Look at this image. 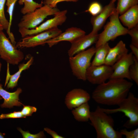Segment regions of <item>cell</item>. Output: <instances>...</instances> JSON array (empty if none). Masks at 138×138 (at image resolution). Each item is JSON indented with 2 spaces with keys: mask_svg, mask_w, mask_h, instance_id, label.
<instances>
[{
  "mask_svg": "<svg viewBox=\"0 0 138 138\" xmlns=\"http://www.w3.org/2000/svg\"><path fill=\"white\" fill-rule=\"evenodd\" d=\"M133 85L125 79H110L108 82L98 85L92 97L98 104L118 105L127 97Z\"/></svg>",
  "mask_w": 138,
  "mask_h": 138,
  "instance_id": "1",
  "label": "cell"
},
{
  "mask_svg": "<svg viewBox=\"0 0 138 138\" xmlns=\"http://www.w3.org/2000/svg\"><path fill=\"white\" fill-rule=\"evenodd\" d=\"M89 120L96 130L97 138L122 137L120 131L114 129L112 118L103 111L99 106L94 111L90 112Z\"/></svg>",
  "mask_w": 138,
  "mask_h": 138,
  "instance_id": "2",
  "label": "cell"
},
{
  "mask_svg": "<svg viewBox=\"0 0 138 138\" xmlns=\"http://www.w3.org/2000/svg\"><path fill=\"white\" fill-rule=\"evenodd\" d=\"M117 108L109 109L101 108L102 110L109 114L122 112L129 120L123 124V126L130 129L138 125V98L132 93L129 92L127 97L118 105Z\"/></svg>",
  "mask_w": 138,
  "mask_h": 138,
  "instance_id": "3",
  "label": "cell"
},
{
  "mask_svg": "<svg viewBox=\"0 0 138 138\" xmlns=\"http://www.w3.org/2000/svg\"><path fill=\"white\" fill-rule=\"evenodd\" d=\"M119 15L116 9L109 17V21L104 27L103 30L99 34L98 40L95 43V48L109 41L113 40L118 37L128 34V29L121 23Z\"/></svg>",
  "mask_w": 138,
  "mask_h": 138,
  "instance_id": "4",
  "label": "cell"
},
{
  "mask_svg": "<svg viewBox=\"0 0 138 138\" xmlns=\"http://www.w3.org/2000/svg\"><path fill=\"white\" fill-rule=\"evenodd\" d=\"M95 47L81 52L69 57V62L73 75L78 79L85 81L87 69L91 65V60L95 54Z\"/></svg>",
  "mask_w": 138,
  "mask_h": 138,
  "instance_id": "5",
  "label": "cell"
},
{
  "mask_svg": "<svg viewBox=\"0 0 138 138\" xmlns=\"http://www.w3.org/2000/svg\"><path fill=\"white\" fill-rule=\"evenodd\" d=\"M59 10L44 5L33 12L26 14L22 17L18 24L19 28H34L48 16L54 15Z\"/></svg>",
  "mask_w": 138,
  "mask_h": 138,
  "instance_id": "6",
  "label": "cell"
},
{
  "mask_svg": "<svg viewBox=\"0 0 138 138\" xmlns=\"http://www.w3.org/2000/svg\"><path fill=\"white\" fill-rule=\"evenodd\" d=\"M0 57L13 65H18L24 58L23 53L12 43L3 31H0Z\"/></svg>",
  "mask_w": 138,
  "mask_h": 138,
  "instance_id": "7",
  "label": "cell"
},
{
  "mask_svg": "<svg viewBox=\"0 0 138 138\" xmlns=\"http://www.w3.org/2000/svg\"><path fill=\"white\" fill-rule=\"evenodd\" d=\"M67 10L59 11L53 18L47 20L39 26L32 29L19 28V31L22 38L34 35L48 30L57 27L66 21Z\"/></svg>",
  "mask_w": 138,
  "mask_h": 138,
  "instance_id": "8",
  "label": "cell"
},
{
  "mask_svg": "<svg viewBox=\"0 0 138 138\" xmlns=\"http://www.w3.org/2000/svg\"><path fill=\"white\" fill-rule=\"evenodd\" d=\"M62 32L57 27L51 29L37 34L26 36L17 42L16 46L17 48L34 47L46 43L48 40L56 37Z\"/></svg>",
  "mask_w": 138,
  "mask_h": 138,
  "instance_id": "9",
  "label": "cell"
},
{
  "mask_svg": "<svg viewBox=\"0 0 138 138\" xmlns=\"http://www.w3.org/2000/svg\"><path fill=\"white\" fill-rule=\"evenodd\" d=\"M113 72L111 66L105 64L98 66L91 65L86 71V80L93 84L99 85L109 79Z\"/></svg>",
  "mask_w": 138,
  "mask_h": 138,
  "instance_id": "10",
  "label": "cell"
},
{
  "mask_svg": "<svg viewBox=\"0 0 138 138\" xmlns=\"http://www.w3.org/2000/svg\"><path fill=\"white\" fill-rule=\"evenodd\" d=\"M134 57L131 52L128 53L111 66L113 72L110 79L126 78L131 80L129 70L130 66L133 62Z\"/></svg>",
  "mask_w": 138,
  "mask_h": 138,
  "instance_id": "11",
  "label": "cell"
},
{
  "mask_svg": "<svg viewBox=\"0 0 138 138\" xmlns=\"http://www.w3.org/2000/svg\"><path fill=\"white\" fill-rule=\"evenodd\" d=\"M90 98L89 93L80 88L73 89L66 95L65 103L69 109L72 110L81 105L88 102Z\"/></svg>",
  "mask_w": 138,
  "mask_h": 138,
  "instance_id": "12",
  "label": "cell"
},
{
  "mask_svg": "<svg viewBox=\"0 0 138 138\" xmlns=\"http://www.w3.org/2000/svg\"><path fill=\"white\" fill-rule=\"evenodd\" d=\"M99 37L98 33L91 32L88 34L84 36L74 42L68 51L69 57L84 51L97 41Z\"/></svg>",
  "mask_w": 138,
  "mask_h": 138,
  "instance_id": "13",
  "label": "cell"
},
{
  "mask_svg": "<svg viewBox=\"0 0 138 138\" xmlns=\"http://www.w3.org/2000/svg\"><path fill=\"white\" fill-rule=\"evenodd\" d=\"M85 33L84 31L79 28L71 27L55 37L47 40L46 43L51 47L62 41H68L71 43L85 35Z\"/></svg>",
  "mask_w": 138,
  "mask_h": 138,
  "instance_id": "14",
  "label": "cell"
},
{
  "mask_svg": "<svg viewBox=\"0 0 138 138\" xmlns=\"http://www.w3.org/2000/svg\"><path fill=\"white\" fill-rule=\"evenodd\" d=\"M116 10L114 3L111 0L108 4L102 8L100 12L97 15L92 16L90 22L93 26L92 32L98 33L104 25L107 19Z\"/></svg>",
  "mask_w": 138,
  "mask_h": 138,
  "instance_id": "15",
  "label": "cell"
},
{
  "mask_svg": "<svg viewBox=\"0 0 138 138\" xmlns=\"http://www.w3.org/2000/svg\"><path fill=\"white\" fill-rule=\"evenodd\" d=\"M2 85L0 84V96L4 99V102L0 105L2 108H13L14 106L21 107L24 105L20 101L19 96L22 91L20 88H18L13 92H9L4 89Z\"/></svg>",
  "mask_w": 138,
  "mask_h": 138,
  "instance_id": "16",
  "label": "cell"
},
{
  "mask_svg": "<svg viewBox=\"0 0 138 138\" xmlns=\"http://www.w3.org/2000/svg\"><path fill=\"white\" fill-rule=\"evenodd\" d=\"M125 44L122 40L110 48L105 59V64L112 66L128 53Z\"/></svg>",
  "mask_w": 138,
  "mask_h": 138,
  "instance_id": "17",
  "label": "cell"
},
{
  "mask_svg": "<svg viewBox=\"0 0 138 138\" xmlns=\"http://www.w3.org/2000/svg\"><path fill=\"white\" fill-rule=\"evenodd\" d=\"M123 25L128 30L135 27L138 24V5L130 8L119 16Z\"/></svg>",
  "mask_w": 138,
  "mask_h": 138,
  "instance_id": "18",
  "label": "cell"
},
{
  "mask_svg": "<svg viewBox=\"0 0 138 138\" xmlns=\"http://www.w3.org/2000/svg\"><path fill=\"white\" fill-rule=\"evenodd\" d=\"M34 61L33 57L31 56L26 63L20 64L18 66V71L12 75H7L4 86H6V88L13 89L18 85V82L22 72L30 68Z\"/></svg>",
  "mask_w": 138,
  "mask_h": 138,
  "instance_id": "19",
  "label": "cell"
},
{
  "mask_svg": "<svg viewBox=\"0 0 138 138\" xmlns=\"http://www.w3.org/2000/svg\"><path fill=\"white\" fill-rule=\"evenodd\" d=\"M72 110V113L76 121L86 122L89 120L91 111L88 102L84 103Z\"/></svg>",
  "mask_w": 138,
  "mask_h": 138,
  "instance_id": "20",
  "label": "cell"
},
{
  "mask_svg": "<svg viewBox=\"0 0 138 138\" xmlns=\"http://www.w3.org/2000/svg\"><path fill=\"white\" fill-rule=\"evenodd\" d=\"M110 48L108 42L95 48L94 57L91 65L98 66L105 64V59Z\"/></svg>",
  "mask_w": 138,
  "mask_h": 138,
  "instance_id": "21",
  "label": "cell"
},
{
  "mask_svg": "<svg viewBox=\"0 0 138 138\" xmlns=\"http://www.w3.org/2000/svg\"><path fill=\"white\" fill-rule=\"evenodd\" d=\"M18 0H6V4L7 7L6 12L9 14V26L6 32L8 34L9 38L12 43L15 45L16 42L14 35L10 31V28L12 25L13 16L14 8L15 5Z\"/></svg>",
  "mask_w": 138,
  "mask_h": 138,
  "instance_id": "22",
  "label": "cell"
},
{
  "mask_svg": "<svg viewBox=\"0 0 138 138\" xmlns=\"http://www.w3.org/2000/svg\"><path fill=\"white\" fill-rule=\"evenodd\" d=\"M18 3L20 5L24 4L21 9V13L24 15L33 12L36 9L42 6L43 2L38 3L33 0H18Z\"/></svg>",
  "mask_w": 138,
  "mask_h": 138,
  "instance_id": "23",
  "label": "cell"
},
{
  "mask_svg": "<svg viewBox=\"0 0 138 138\" xmlns=\"http://www.w3.org/2000/svg\"><path fill=\"white\" fill-rule=\"evenodd\" d=\"M138 4V0H117L116 10L121 15Z\"/></svg>",
  "mask_w": 138,
  "mask_h": 138,
  "instance_id": "24",
  "label": "cell"
},
{
  "mask_svg": "<svg viewBox=\"0 0 138 138\" xmlns=\"http://www.w3.org/2000/svg\"><path fill=\"white\" fill-rule=\"evenodd\" d=\"M134 57V62L130 67L129 74L131 80H133L138 85V60Z\"/></svg>",
  "mask_w": 138,
  "mask_h": 138,
  "instance_id": "25",
  "label": "cell"
},
{
  "mask_svg": "<svg viewBox=\"0 0 138 138\" xmlns=\"http://www.w3.org/2000/svg\"><path fill=\"white\" fill-rule=\"evenodd\" d=\"M6 0H0V23L4 29L7 30L9 22L6 18L4 10V6Z\"/></svg>",
  "mask_w": 138,
  "mask_h": 138,
  "instance_id": "26",
  "label": "cell"
},
{
  "mask_svg": "<svg viewBox=\"0 0 138 138\" xmlns=\"http://www.w3.org/2000/svg\"><path fill=\"white\" fill-rule=\"evenodd\" d=\"M102 8L101 5L99 3L94 2L90 4L85 12L89 13L93 16H95L100 12Z\"/></svg>",
  "mask_w": 138,
  "mask_h": 138,
  "instance_id": "27",
  "label": "cell"
},
{
  "mask_svg": "<svg viewBox=\"0 0 138 138\" xmlns=\"http://www.w3.org/2000/svg\"><path fill=\"white\" fill-rule=\"evenodd\" d=\"M17 130L21 133L23 138H43L46 137L43 131H41L36 134L31 133L28 131H23L19 127Z\"/></svg>",
  "mask_w": 138,
  "mask_h": 138,
  "instance_id": "28",
  "label": "cell"
},
{
  "mask_svg": "<svg viewBox=\"0 0 138 138\" xmlns=\"http://www.w3.org/2000/svg\"><path fill=\"white\" fill-rule=\"evenodd\" d=\"M128 34L131 37V44L138 48V25L128 30Z\"/></svg>",
  "mask_w": 138,
  "mask_h": 138,
  "instance_id": "29",
  "label": "cell"
},
{
  "mask_svg": "<svg viewBox=\"0 0 138 138\" xmlns=\"http://www.w3.org/2000/svg\"><path fill=\"white\" fill-rule=\"evenodd\" d=\"M20 118H25L20 111H14L8 113H2L0 115V119H15Z\"/></svg>",
  "mask_w": 138,
  "mask_h": 138,
  "instance_id": "30",
  "label": "cell"
},
{
  "mask_svg": "<svg viewBox=\"0 0 138 138\" xmlns=\"http://www.w3.org/2000/svg\"><path fill=\"white\" fill-rule=\"evenodd\" d=\"M23 106V107L21 111L25 118L27 117L31 116L33 113L36 112L37 111V109L35 107L24 105Z\"/></svg>",
  "mask_w": 138,
  "mask_h": 138,
  "instance_id": "31",
  "label": "cell"
},
{
  "mask_svg": "<svg viewBox=\"0 0 138 138\" xmlns=\"http://www.w3.org/2000/svg\"><path fill=\"white\" fill-rule=\"evenodd\" d=\"M120 132L122 135H124L126 138H138V128L133 130L128 131L124 129L121 130Z\"/></svg>",
  "mask_w": 138,
  "mask_h": 138,
  "instance_id": "32",
  "label": "cell"
},
{
  "mask_svg": "<svg viewBox=\"0 0 138 138\" xmlns=\"http://www.w3.org/2000/svg\"><path fill=\"white\" fill-rule=\"evenodd\" d=\"M79 0H44L43 4L44 5H47L52 8L56 7L57 4L63 1L76 2Z\"/></svg>",
  "mask_w": 138,
  "mask_h": 138,
  "instance_id": "33",
  "label": "cell"
},
{
  "mask_svg": "<svg viewBox=\"0 0 138 138\" xmlns=\"http://www.w3.org/2000/svg\"><path fill=\"white\" fill-rule=\"evenodd\" d=\"M44 130L48 133L53 138H64L63 137L59 135L57 132L50 128L46 127Z\"/></svg>",
  "mask_w": 138,
  "mask_h": 138,
  "instance_id": "34",
  "label": "cell"
},
{
  "mask_svg": "<svg viewBox=\"0 0 138 138\" xmlns=\"http://www.w3.org/2000/svg\"><path fill=\"white\" fill-rule=\"evenodd\" d=\"M132 53L135 57L138 60V48L132 44L130 45Z\"/></svg>",
  "mask_w": 138,
  "mask_h": 138,
  "instance_id": "35",
  "label": "cell"
},
{
  "mask_svg": "<svg viewBox=\"0 0 138 138\" xmlns=\"http://www.w3.org/2000/svg\"><path fill=\"white\" fill-rule=\"evenodd\" d=\"M5 133H3L0 131V138H4L5 137Z\"/></svg>",
  "mask_w": 138,
  "mask_h": 138,
  "instance_id": "36",
  "label": "cell"
},
{
  "mask_svg": "<svg viewBox=\"0 0 138 138\" xmlns=\"http://www.w3.org/2000/svg\"><path fill=\"white\" fill-rule=\"evenodd\" d=\"M4 29L2 25L0 23V31H3Z\"/></svg>",
  "mask_w": 138,
  "mask_h": 138,
  "instance_id": "37",
  "label": "cell"
},
{
  "mask_svg": "<svg viewBox=\"0 0 138 138\" xmlns=\"http://www.w3.org/2000/svg\"><path fill=\"white\" fill-rule=\"evenodd\" d=\"M2 65V63L1 62H0V71H1V67ZM1 80V79H0V81Z\"/></svg>",
  "mask_w": 138,
  "mask_h": 138,
  "instance_id": "38",
  "label": "cell"
},
{
  "mask_svg": "<svg viewBox=\"0 0 138 138\" xmlns=\"http://www.w3.org/2000/svg\"><path fill=\"white\" fill-rule=\"evenodd\" d=\"M112 2L114 3H115V2L116 1V0H111Z\"/></svg>",
  "mask_w": 138,
  "mask_h": 138,
  "instance_id": "39",
  "label": "cell"
},
{
  "mask_svg": "<svg viewBox=\"0 0 138 138\" xmlns=\"http://www.w3.org/2000/svg\"><path fill=\"white\" fill-rule=\"evenodd\" d=\"M3 99L2 97L0 96V100Z\"/></svg>",
  "mask_w": 138,
  "mask_h": 138,
  "instance_id": "40",
  "label": "cell"
}]
</instances>
